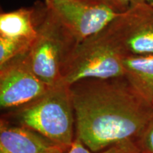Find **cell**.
I'll use <instances>...</instances> for the list:
<instances>
[{
	"instance_id": "6da1fadb",
	"label": "cell",
	"mask_w": 153,
	"mask_h": 153,
	"mask_svg": "<svg viewBox=\"0 0 153 153\" xmlns=\"http://www.w3.org/2000/svg\"><path fill=\"white\" fill-rule=\"evenodd\" d=\"M70 87L75 137L93 152L135 143L153 114V104L125 76L87 79Z\"/></svg>"
},
{
	"instance_id": "7a4b0ae2",
	"label": "cell",
	"mask_w": 153,
	"mask_h": 153,
	"mask_svg": "<svg viewBox=\"0 0 153 153\" xmlns=\"http://www.w3.org/2000/svg\"><path fill=\"white\" fill-rule=\"evenodd\" d=\"M36 7L37 36L28 53L30 64L42 82L53 87L61 83L63 68L79 42L45 2Z\"/></svg>"
},
{
	"instance_id": "3957f363",
	"label": "cell",
	"mask_w": 153,
	"mask_h": 153,
	"mask_svg": "<svg viewBox=\"0 0 153 153\" xmlns=\"http://www.w3.org/2000/svg\"><path fill=\"white\" fill-rule=\"evenodd\" d=\"M16 123L70 148L75 138V117L70 87L60 83L35 100L14 110Z\"/></svg>"
},
{
	"instance_id": "277c9868",
	"label": "cell",
	"mask_w": 153,
	"mask_h": 153,
	"mask_svg": "<svg viewBox=\"0 0 153 153\" xmlns=\"http://www.w3.org/2000/svg\"><path fill=\"white\" fill-rule=\"evenodd\" d=\"M125 57L109 24L78 44L63 68L61 83L125 76Z\"/></svg>"
},
{
	"instance_id": "5b68a950",
	"label": "cell",
	"mask_w": 153,
	"mask_h": 153,
	"mask_svg": "<svg viewBox=\"0 0 153 153\" xmlns=\"http://www.w3.org/2000/svg\"><path fill=\"white\" fill-rule=\"evenodd\" d=\"M29 51L0 65V106L14 110L35 100L51 87L34 73L29 61Z\"/></svg>"
},
{
	"instance_id": "8992f818",
	"label": "cell",
	"mask_w": 153,
	"mask_h": 153,
	"mask_svg": "<svg viewBox=\"0 0 153 153\" xmlns=\"http://www.w3.org/2000/svg\"><path fill=\"white\" fill-rule=\"evenodd\" d=\"M45 3L79 43L119 15L94 0H45Z\"/></svg>"
},
{
	"instance_id": "52a82bcc",
	"label": "cell",
	"mask_w": 153,
	"mask_h": 153,
	"mask_svg": "<svg viewBox=\"0 0 153 153\" xmlns=\"http://www.w3.org/2000/svg\"><path fill=\"white\" fill-rule=\"evenodd\" d=\"M110 26L126 57L153 54V6L141 0Z\"/></svg>"
},
{
	"instance_id": "ba28073f",
	"label": "cell",
	"mask_w": 153,
	"mask_h": 153,
	"mask_svg": "<svg viewBox=\"0 0 153 153\" xmlns=\"http://www.w3.org/2000/svg\"><path fill=\"white\" fill-rule=\"evenodd\" d=\"M70 148L57 144L26 126L1 119L0 153H43Z\"/></svg>"
},
{
	"instance_id": "9c48e42d",
	"label": "cell",
	"mask_w": 153,
	"mask_h": 153,
	"mask_svg": "<svg viewBox=\"0 0 153 153\" xmlns=\"http://www.w3.org/2000/svg\"><path fill=\"white\" fill-rule=\"evenodd\" d=\"M36 5L0 14V36L22 38L35 41L37 36Z\"/></svg>"
},
{
	"instance_id": "30bf717a",
	"label": "cell",
	"mask_w": 153,
	"mask_h": 153,
	"mask_svg": "<svg viewBox=\"0 0 153 153\" xmlns=\"http://www.w3.org/2000/svg\"><path fill=\"white\" fill-rule=\"evenodd\" d=\"M123 66L127 79L152 103L153 54L126 56L123 59Z\"/></svg>"
},
{
	"instance_id": "8fae6325",
	"label": "cell",
	"mask_w": 153,
	"mask_h": 153,
	"mask_svg": "<svg viewBox=\"0 0 153 153\" xmlns=\"http://www.w3.org/2000/svg\"><path fill=\"white\" fill-rule=\"evenodd\" d=\"M33 42L26 38L0 36V65L29 51Z\"/></svg>"
},
{
	"instance_id": "7c38bea8",
	"label": "cell",
	"mask_w": 153,
	"mask_h": 153,
	"mask_svg": "<svg viewBox=\"0 0 153 153\" xmlns=\"http://www.w3.org/2000/svg\"><path fill=\"white\" fill-rule=\"evenodd\" d=\"M68 153H140V152L136 144L132 143L116 145L104 150L93 152L87 148L79 139L75 137Z\"/></svg>"
},
{
	"instance_id": "4fadbf2b",
	"label": "cell",
	"mask_w": 153,
	"mask_h": 153,
	"mask_svg": "<svg viewBox=\"0 0 153 153\" xmlns=\"http://www.w3.org/2000/svg\"><path fill=\"white\" fill-rule=\"evenodd\" d=\"M136 145L140 153H153V114L137 140Z\"/></svg>"
},
{
	"instance_id": "5bb4252c",
	"label": "cell",
	"mask_w": 153,
	"mask_h": 153,
	"mask_svg": "<svg viewBox=\"0 0 153 153\" xmlns=\"http://www.w3.org/2000/svg\"><path fill=\"white\" fill-rule=\"evenodd\" d=\"M102 4L118 14L126 12L135 3L141 0H94Z\"/></svg>"
},
{
	"instance_id": "9a60e30c",
	"label": "cell",
	"mask_w": 153,
	"mask_h": 153,
	"mask_svg": "<svg viewBox=\"0 0 153 153\" xmlns=\"http://www.w3.org/2000/svg\"><path fill=\"white\" fill-rule=\"evenodd\" d=\"M69 149H61V150L50 151V152H43V153H68Z\"/></svg>"
},
{
	"instance_id": "2e32d148",
	"label": "cell",
	"mask_w": 153,
	"mask_h": 153,
	"mask_svg": "<svg viewBox=\"0 0 153 153\" xmlns=\"http://www.w3.org/2000/svg\"><path fill=\"white\" fill-rule=\"evenodd\" d=\"M143 1H145V2L153 6V0H143Z\"/></svg>"
},
{
	"instance_id": "e0dca14e",
	"label": "cell",
	"mask_w": 153,
	"mask_h": 153,
	"mask_svg": "<svg viewBox=\"0 0 153 153\" xmlns=\"http://www.w3.org/2000/svg\"><path fill=\"white\" fill-rule=\"evenodd\" d=\"M152 104H153V99H152Z\"/></svg>"
}]
</instances>
